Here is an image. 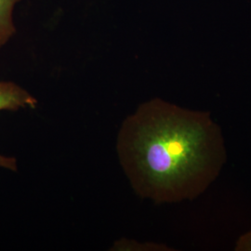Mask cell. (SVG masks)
I'll return each mask as SVG.
<instances>
[{
    "instance_id": "cell-4",
    "label": "cell",
    "mask_w": 251,
    "mask_h": 251,
    "mask_svg": "<svg viewBox=\"0 0 251 251\" xmlns=\"http://www.w3.org/2000/svg\"><path fill=\"white\" fill-rule=\"evenodd\" d=\"M235 251H251V230L238 237L234 246Z\"/></svg>"
},
{
    "instance_id": "cell-1",
    "label": "cell",
    "mask_w": 251,
    "mask_h": 251,
    "mask_svg": "<svg viewBox=\"0 0 251 251\" xmlns=\"http://www.w3.org/2000/svg\"><path fill=\"white\" fill-rule=\"evenodd\" d=\"M117 148L135 193L155 204L200 197L227 160L222 127L208 112L158 98L126 118Z\"/></svg>"
},
{
    "instance_id": "cell-2",
    "label": "cell",
    "mask_w": 251,
    "mask_h": 251,
    "mask_svg": "<svg viewBox=\"0 0 251 251\" xmlns=\"http://www.w3.org/2000/svg\"><path fill=\"white\" fill-rule=\"evenodd\" d=\"M37 100L28 91L10 81H0V111H17L24 108L36 107ZM0 168L17 171V162L14 157L0 154Z\"/></svg>"
},
{
    "instance_id": "cell-3",
    "label": "cell",
    "mask_w": 251,
    "mask_h": 251,
    "mask_svg": "<svg viewBox=\"0 0 251 251\" xmlns=\"http://www.w3.org/2000/svg\"><path fill=\"white\" fill-rule=\"evenodd\" d=\"M21 0H0V50L15 33L13 9Z\"/></svg>"
}]
</instances>
